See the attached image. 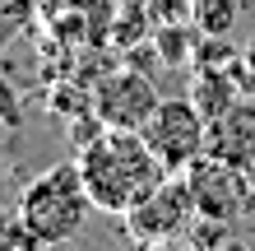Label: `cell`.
Masks as SVG:
<instances>
[{
  "label": "cell",
  "instance_id": "1",
  "mask_svg": "<svg viewBox=\"0 0 255 251\" xmlns=\"http://www.w3.org/2000/svg\"><path fill=\"white\" fill-rule=\"evenodd\" d=\"M74 163H79V172H84V186H88V196H93V210L112 214V219H126L134 205L167 177V168L158 163V154L144 144L139 130H116V126L93 135L79 149Z\"/></svg>",
  "mask_w": 255,
  "mask_h": 251
},
{
  "label": "cell",
  "instance_id": "2",
  "mask_svg": "<svg viewBox=\"0 0 255 251\" xmlns=\"http://www.w3.org/2000/svg\"><path fill=\"white\" fill-rule=\"evenodd\" d=\"M23 228L33 233L42 247H65L70 238H79L84 219L93 214V196L84 186L79 163H56L47 172H37L33 182L23 186L19 210Z\"/></svg>",
  "mask_w": 255,
  "mask_h": 251
},
{
  "label": "cell",
  "instance_id": "3",
  "mask_svg": "<svg viewBox=\"0 0 255 251\" xmlns=\"http://www.w3.org/2000/svg\"><path fill=\"white\" fill-rule=\"evenodd\" d=\"M139 135H144V144L158 154V163L167 172H186L195 158L209 154V121L190 102V93L186 98H162Z\"/></svg>",
  "mask_w": 255,
  "mask_h": 251
},
{
  "label": "cell",
  "instance_id": "4",
  "mask_svg": "<svg viewBox=\"0 0 255 251\" xmlns=\"http://www.w3.org/2000/svg\"><path fill=\"white\" fill-rule=\"evenodd\" d=\"M195 224V196L186 172H167L148 196L126 214V233L134 242H167V238H186Z\"/></svg>",
  "mask_w": 255,
  "mask_h": 251
},
{
  "label": "cell",
  "instance_id": "5",
  "mask_svg": "<svg viewBox=\"0 0 255 251\" xmlns=\"http://www.w3.org/2000/svg\"><path fill=\"white\" fill-rule=\"evenodd\" d=\"M186 182H190V196H195V214L200 219H223V224H237L246 210H251V196H255V182L246 172H237L232 163L204 154L186 168Z\"/></svg>",
  "mask_w": 255,
  "mask_h": 251
},
{
  "label": "cell",
  "instance_id": "6",
  "mask_svg": "<svg viewBox=\"0 0 255 251\" xmlns=\"http://www.w3.org/2000/svg\"><path fill=\"white\" fill-rule=\"evenodd\" d=\"M158 102H162V93L139 65L116 70L93 88V112L102 116V126H116V130H144V121L153 116Z\"/></svg>",
  "mask_w": 255,
  "mask_h": 251
},
{
  "label": "cell",
  "instance_id": "7",
  "mask_svg": "<svg viewBox=\"0 0 255 251\" xmlns=\"http://www.w3.org/2000/svg\"><path fill=\"white\" fill-rule=\"evenodd\" d=\"M209 154L232 163L237 172L255 177V102L237 98L218 121H209Z\"/></svg>",
  "mask_w": 255,
  "mask_h": 251
},
{
  "label": "cell",
  "instance_id": "8",
  "mask_svg": "<svg viewBox=\"0 0 255 251\" xmlns=\"http://www.w3.org/2000/svg\"><path fill=\"white\" fill-rule=\"evenodd\" d=\"M237 93H242V84H237V75H228V70H195V84H190V102L204 112V121H218L223 112L237 102Z\"/></svg>",
  "mask_w": 255,
  "mask_h": 251
},
{
  "label": "cell",
  "instance_id": "9",
  "mask_svg": "<svg viewBox=\"0 0 255 251\" xmlns=\"http://www.w3.org/2000/svg\"><path fill=\"white\" fill-rule=\"evenodd\" d=\"M190 5V28L200 37H228L237 23V0H186Z\"/></svg>",
  "mask_w": 255,
  "mask_h": 251
},
{
  "label": "cell",
  "instance_id": "10",
  "mask_svg": "<svg viewBox=\"0 0 255 251\" xmlns=\"http://www.w3.org/2000/svg\"><path fill=\"white\" fill-rule=\"evenodd\" d=\"M153 51L162 65H190L195 61V37L186 33V23H162L153 33Z\"/></svg>",
  "mask_w": 255,
  "mask_h": 251
},
{
  "label": "cell",
  "instance_id": "11",
  "mask_svg": "<svg viewBox=\"0 0 255 251\" xmlns=\"http://www.w3.org/2000/svg\"><path fill=\"white\" fill-rule=\"evenodd\" d=\"M0 251H47V247L23 228L19 214H5V219H0Z\"/></svg>",
  "mask_w": 255,
  "mask_h": 251
},
{
  "label": "cell",
  "instance_id": "12",
  "mask_svg": "<svg viewBox=\"0 0 255 251\" xmlns=\"http://www.w3.org/2000/svg\"><path fill=\"white\" fill-rule=\"evenodd\" d=\"M0 121H5V126H19L23 121L19 93H14V84H5V79H0Z\"/></svg>",
  "mask_w": 255,
  "mask_h": 251
},
{
  "label": "cell",
  "instance_id": "13",
  "mask_svg": "<svg viewBox=\"0 0 255 251\" xmlns=\"http://www.w3.org/2000/svg\"><path fill=\"white\" fill-rule=\"evenodd\" d=\"M139 251H195L190 247V238L181 242V238H167V242H139Z\"/></svg>",
  "mask_w": 255,
  "mask_h": 251
},
{
  "label": "cell",
  "instance_id": "14",
  "mask_svg": "<svg viewBox=\"0 0 255 251\" xmlns=\"http://www.w3.org/2000/svg\"><path fill=\"white\" fill-rule=\"evenodd\" d=\"M218 251H246V242H237V238H228V242H223Z\"/></svg>",
  "mask_w": 255,
  "mask_h": 251
},
{
  "label": "cell",
  "instance_id": "15",
  "mask_svg": "<svg viewBox=\"0 0 255 251\" xmlns=\"http://www.w3.org/2000/svg\"><path fill=\"white\" fill-rule=\"evenodd\" d=\"M0 196H5V172H0Z\"/></svg>",
  "mask_w": 255,
  "mask_h": 251
}]
</instances>
